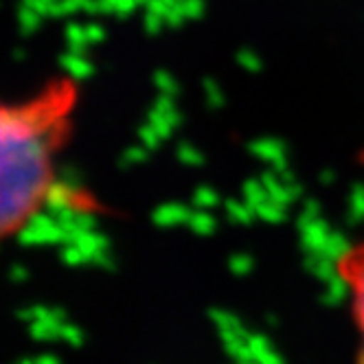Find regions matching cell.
Wrapping results in <instances>:
<instances>
[{"instance_id":"6da1fadb","label":"cell","mask_w":364,"mask_h":364,"mask_svg":"<svg viewBox=\"0 0 364 364\" xmlns=\"http://www.w3.org/2000/svg\"><path fill=\"white\" fill-rule=\"evenodd\" d=\"M82 86L73 75L46 80L0 110V232L38 228L58 198L60 161L70 143Z\"/></svg>"},{"instance_id":"7a4b0ae2","label":"cell","mask_w":364,"mask_h":364,"mask_svg":"<svg viewBox=\"0 0 364 364\" xmlns=\"http://www.w3.org/2000/svg\"><path fill=\"white\" fill-rule=\"evenodd\" d=\"M333 264L347 277V281L351 285L353 311H355V318L364 331V244H358V246L351 244L349 250Z\"/></svg>"},{"instance_id":"3957f363","label":"cell","mask_w":364,"mask_h":364,"mask_svg":"<svg viewBox=\"0 0 364 364\" xmlns=\"http://www.w3.org/2000/svg\"><path fill=\"white\" fill-rule=\"evenodd\" d=\"M351 294V285L347 281V277L341 272V270H336V274L329 279V288H327V294L323 296L325 305L327 307H338L341 303L347 301V296Z\"/></svg>"},{"instance_id":"277c9868","label":"cell","mask_w":364,"mask_h":364,"mask_svg":"<svg viewBox=\"0 0 364 364\" xmlns=\"http://www.w3.org/2000/svg\"><path fill=\"white\" fill-rule=\"evenodd\" d=\"M64 325V323H62ZM60 323H50V321H33L29 323V336L36 338V341H42V343H50L60 338Z\"/></svg>"},{"instance_id":"5b68a950","label":"cell","mask_w":364,"mask_h":364,"mask_svg":"<svg viewBox=\"0 0 364 364\" xmlns=\"http://www.w3.org/2000/svg\"><path fill=\"white\" fill-rule=\"evenodd\" d=\"M209 318L213 321V325L218 327V331H226V329H237V331H242V329H246L237 316L228 314V311H224V309H211L209 311Z\"/></svg>"},{"instance_id":"8992f818","label":"cell","mask_w":364,"mask_h":364,"mask_svg":"<svg viewBox=\"0 0 364 364\" xmlns=\"http://www.w3.org/2000/svg\"><path fill=\"white\" fill-rule=\"evenodd\" d=\"M60 341H64V343H66V345H70V347H82L84 336H82V331L77 329L75 325L64 323V325L60 327Z\"/></svg>"},{"instance_id":"52a82bcc","label":"cell","mask_w":364,"mask_h":364,"mask_svg":"<svg viewBox=\"0 0 364 364\" xmlns=\"http://www.w3.org/2000/svg\"><path fill=\"white\" fill-rule=\"evenodd\" d=\"M248 347L252 349L255 355H259V353H264V351L272 349V345H270V341H268V336H264V333H252V331H250V336H248Z\"/></svg>"},{"instance_id":"ba28073f","label":"cell","mask_w":364,"mask_h":364,"mask_svg":"<svg viewBox=\"0 0 364 364\" xmlns=\"http://www.w3.org/2000/svg\"><path fill=\"white\" fill-rule=\"evenodd\" d=\"M257 362H259V364H285L283 358H281L274 349H268V351H264V353H259V355H257Z\"/></svg>"},{"instance_id":"9c48e42d","label":"cell","mask_w":364,"mask_h":364,"mask_svg":"<svg viewBox=\"0 0 364 364\" xmlns=\"http://www.w3.org/2000/svg\"><path fill=\"white\" fill-rule=\"evenodd\" d=\"M36 364H60V360L55 355H50V353H42L36 358Z\"/></svg>"},{"instance_id":"30bf717a","label":"cell","mask_w":364,"mask_h":364,"mask_svg":"<svg viewBox=\"0 0 364 364\" xmlns=\"http://www.w3.org/2000/svg\"><path fill=\"white\" fill-rule=\"evenodd\" d=\"M232 268H235L237 274H244L248 270V262H244V259H235V262H232Z\"/></svg>"},{"instance_id":"8fae6325","label":"cell","mask_w":364,"mask_h":364,"mask_svg":"<svg viewBox=\"0 0 364 364\" xmlns=\"http://www.w3.org/2000/svg\"><path fill=\"white\" fill-rule=\"evenodd\" d=\"M16 364H36V358H24V360H20Z\"/></svg>"},{"instance_id":"7c38bea8","label":"cell","mask_w":364,"mask_h":364,"mask_svg":"<svg viewBox=\"0 0 364 364\" xmlns=\"http://www.w3.org/2000/svg\"><path fill=\"white\" fill-rule=\"evenodd\" d=\"M360 364H364V345H362V351H360Z\"/></svg>"},{"instance_id":"4fadbf2b","label":"cell","mask_w":364,"mask_h":364,"mask_svg":"<svg viewBox=\"0 0 364 364\" xmlns=\"http://www.w3.org/2000/svg\"><path fill=\"white\" fill-rule=\"evenodd\" d=\"M360 159H362V167H364V149H362V156H360Z\"/></svg>"}]
</instances>
